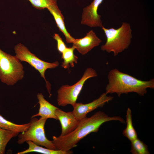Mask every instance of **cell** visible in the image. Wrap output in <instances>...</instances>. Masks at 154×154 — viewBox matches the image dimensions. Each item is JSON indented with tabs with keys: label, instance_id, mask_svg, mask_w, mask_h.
Listing matches in <instances>:
<instances>
[{
	"label": "cell",
	"instance_id": "obj_5",
	"mask_svg": "<svg viewBox=\"0 0 154 154\" xmlns=\"http://www.w3.org/2000/svg\"><path fill=\"white\" fill-rule=\"evenodd\" d=\"M47 119L41 117L39 119L35 117L31 118L29 128L18 135V143L21 144L30 141L37 145L56 150L52 141L48 140L45 136L44 126Z\"/></svg>",
	"mask_w": 154,
	"mask_h": 154
},
{
	"label": "cell",
	"instance_id": "obj_20",
	"mask_svg": "<svg viewBox=\"0 0 154 154\" xmlns=\"http://www.w3.org/2000/svg\"><path fill=\"white\" fill-rule=\"evenodd\" d=\"M33 6L39 10L47 8L53 5L57 4V0H28Z\"/></svg>",
	"mask_w": 154,
	"mask_h": 154
},
{
	"label": "cell",
	"instance_id": "obj_10",
	"mask_svg": "<svg viewBox=\"0 0 154 154\" xmlns=\"http://www.w3.org/2000/svg\"><path fill=\"white\" fill-rule=\"evenodd\" d=\"M102 42L95 33L91 30L84 37L79 39L74 38L72 44L75 49L84 55L94 48L98 46Z\"/></svg>",
	"mask_w": 154,
	"mask_h": 154
},
{
	"label": "cell",
	"instance_id": "obj_11",
	"mask_svg": "<svg viewBox=\"0 0 154 154\" xmlns=\"http://www.w3.org/2000/svg\"><path fill=\"white\" fill-rule=\"evenodd\" d=\"M55 114L61 125L60 136H64L71 133L77 127L80 122L72 112H65L58 108Z\"/></svg>",
	"mask_w": 154,
	"mask_h": 154
},
{
	"label": "cell",
	"instance_id": "obj_17",
	"mask_svg": "<svg viewBox=\"0 0 154 154\" xmlns=\"http://www.w3.org/2000/svg\"><path fill=\"white\" fill-rule=\"evenodd\" d=\"M126 126L123 130L122 133L124 136L131 141L137 138V135L133 125L131 111L129 108L126 111Z\"/></svg>",
	"mask_w": 154,
	"mask_h": 154
},
{
	"label": "cell",
	"instance_id": "obj_4",
	"mask_svg": "<svg viewBox=\"0 0 154 154\" xmlns=\"http://www.w3.org/2000/svg\"><path fill=\"white\" fill-rule=\"evenodd\" d=\"M23 67L16 56L3 51L0 48V79L7 85H13L22 79Z\"/></svg>",
	"mask_w": 154,
	"mask_h": 154
},
{
	"label": "cell",
	"instance_id": "obj_1",
	"mask_svg": "<svg viewBox=\"0 0 154 154\" xmlns=\"http://www.w3.org/2000/svg\"><path fill=\"white\" fill-rule=\"evenodd\" d=\"M112 121L125 123L121 117L109 116L104 112L99 111L90 117H86L80 120L76 128L68 134L64 136H53L52 142L56 150H70L87 135L92 133L97 132L103 124Z\"/></svg>",
	"mask_w": 154,
	"mask_h": 154
},
{
	"label": "cell",
	"instance_id": "obj_6",
	"mask_svg": "<svg viewBox=\"0 0 154 154\" xmlns=\"http://www.w3.org/2000/svg\"><path fill=\"white\" fill-rule=\"evenodd\" d=\"M97 76L96 71L91 68H87L81 78L72 86H62L57 91V102L60 106L65 107L70 104L73 106L76 102L85 82L88 79Z\"/></svg>",
	"mask_w": 154,
	"mask_h": 154
},
{
	"label": "cell",
	"instance_id": "obj_7",
	"mask_svg": "<svg viewBox=\"0 0 154 154\" xmlns=\"http://www.w3.org/2000/svg\"><path fill=\"white\" fill-rule=\"evenodd\" d=\"M14 50L15 56L20 61L27 62L39 72L41 76L45 81L47 89L50 97L51 95V86L46 80L45 73L48 69L54 68L57 67L59 65L58 62L49 63L44 61L31 52L26 46L21 43L15 46Z\"/></svg>",
	"mask_w": 154,
	"mask_h": 154
},
{
	"label": "cell",
	"instance_id": "obj_18",
	"mask_svg": "<svg viewBox=\"0 0 154 154\" xmlns=\"http://www.w3.org/2000/svg\"><path fill=\"white\" fill-rule=\"evenodd\" d=\"M19 133L5 130L0 127V154L5 153L6 145L13 138Z\"/></svg>",
	"mask_w": 154,
	"mask_h": 154
},
{
	"label": "cell",
	"instance_id": "obj_16",
	"mask_svg": "<svg viewBox=\"0 0 154 154\" xmlns=\"http://www.w3.org/2000/svg\"><path fill=\"white\" fill-rule=\"evenodd\" d=\"M75 48L67 47L62 53L61 58L63 60L61 66L65 69H69L70 66L72 67L74 66V63H77L78 58L74 54Z\"/></svg>",
	"mask_w": 154,
	"mask_h": 154
},
{
	"label": "cell",
	"instance_id": "obj_15",
	"mask_svg": "<svg viewBox=\"0 0 154 154\" xmlns=\"http://www.w3.org/2000/svg\"><path fill=\"white\" fill-rule=\"evenodd\" d=\"M30 124V122L21 125L14 123L7 120L0 114V127L5 130L19 133H23L28 129Z\"/></svg>",
	"mask_w": 154,
	"mask_h": 154
},
{
	"label": "cell",
	"instance_id": "obj_22",
	"mask_svg": "<svg viewBox=\"0 0 154 154\" xmlns=\"http://www.w3.org/2000/svg\"></svg>",
	"mask_w": 154,
	"mask_h": 154
},
{
	"label": "cell",
	"instance_id": "obj_14",
	"mask_svg": "<svg viewBox=\"0 0 154 154\" xmlns=\"http://www.w3.org/2000/svg\"><path fill=\"white\" fill-rule=\"evenodd\" d=\"M29 145L28 148L22 151L18 152L17 154H25L32 152H36L44 154H71L72 151L69 150H54L44 148L39 146L33 142L29 141L26 142Z\"/></svg>",
	"mask_w": 154,
	"mask_h": 154
},
{
	"label": "cell",
	"instance_id": "obj_9",
	"mask_svg": "<svg viewBox=\"0 0 154 154\" xmlns=\"http://www.w3.org/2000/svg\"><path fill=\"white\" fill-rule=\"evenodd\" d=\"M104 0H93L91 4L83 9L81 23L91 27L103 26L101 16L98 10L100 5Z\"/></svg>",
	"mask_w": 154,
	"mask_h": 154
},
{
	"label": "cell",
	"instance_id": "obj_3",
	"mask_svg": "<svg viewBox=\"0 0 154 154\" xmlns=\"http://www.w3.org/2000/svg\"><path fill=\"white\" fill-rule=\"evenodd\" d=\"M102 28L106 38L105 44L101 46L102 50L108 53L112 52L114 56L127 49L130 44L132 38L130 24L123 22L119 28L107 29L103 26Z\"/></svg>",
	"mask_w": 154,
	"mask_h": 154
},
{
	"label": "cell",
	"instance_id": "obj_13",
	"mask_svg": "<svg viewBox=\"0 0 154 154\" xmlns=\"http://www.w3.org/2000/svg\"><path fill=\"white\" fill-rule=\"evenodd\" d=\"M47 9L53 17L57 27L64 35L66 42L72 43L74 38L71 36L67 30L64 21V16L57 4L50 5Z\"/></svg>",
	"mask_w": 154,
	"mask_h": 154
},
{
	"label": "cell",
	"instance_id": "obj_21",
	"mask_svg": "<svg viewBox=\"0 0 154 154\" xmlns=\"http://www.w3.org/2000/svg\"><path fill=\"white\" fill-rule=\"evenodd\" d=\"M53 38L57 42V49L58 51L62 53L66 49L67 47L62 38L58 34H54Z\"/></svg>",
	"mask_w": 154,
	"mask_h": 154
},
{
	"label": "cell",
	"instance_id": "obj_2",
	"mask_svg": "<svg viewBox=\"0 0 154 154\" xmlns=\"http://www.w3.org/2000/svg\"><path fill=\"white\" fill-rule=\"evenodd\" d=\"M108 79L106 93L107 94L116 93L118 97L122 94L133 92L144 96L147 93V88H154V79L149 81L142 80L116 68L110 71Z\"/></svg>",
	"mask_w": 154,
	"mask_h": 154
},
{
	"label": "cell",
	"instance_id": "obj_8",
	"mask_svg": "<svg viewBox=\"0 0 154 154\" xmlns=\"http://www.w3.org/2000/svg\"><path fill=\"white\" fill-rule=\"evenodd\" d=\"M114 97L109 96L106 92L102 93L97 99L86 104L76 102L73 106L72 112L79 121L86 117L88 113L99 107H102L106 103L112 101Z\"/></svg>",
	"mask_w": 154,
	"mask_h": 154
},
{
	"label": "cell",
	"instance_id": "obj_12",
	"mask_svg": "<svg viewBox=\"0 0 154 154\" xmlns=\"http://www.w3.org/2000/svg\"><path fill=\"white\" fill-rule=\"evenodd\" d=\"M37 97L39 105V112L37 114L33 115L31 118L40 116L42 119L53 118L58 120L55 112L58 108L46 100L41 93H38Z\"/></svg>",
	"mask_w": 154,
	"mask_h": 154
},
{
	"label": "cell",
	"instance_id": "obj_19",
	"mask_svg": "<svg viewBox=\"0 0 154 154\" xmlns=\"http://www.w3.org/2000/svg\"><path fill=\"white\" fill-rule=\"evenodd\" d=\"M132 154H149L147 146L138 137L130 141Z\"/></svg>",
	"mask_w": 154,
	"mask_h": 154
}]
</instances>
